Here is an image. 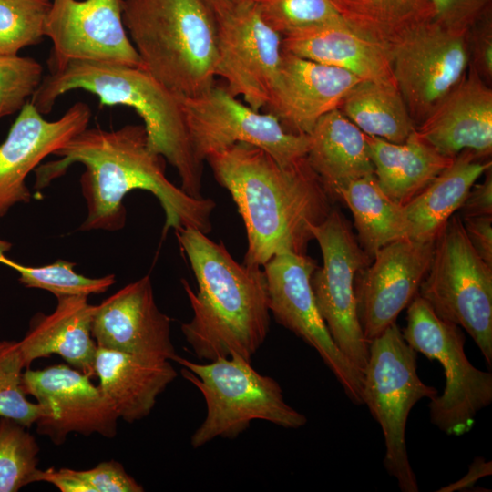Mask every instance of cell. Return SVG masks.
Wrapping results in <instances>:
<instances>
[{
    "instance_id": "4fadbf2b",
    "label": "cell",
    "mask_w": 492,
    "mask_h": 492,
    "mask_svg": "<svg viewBox=\"0 0 492 492\" xmlns=\"http://www.w3.org/2000/svg\"><path fill=\"white\" fill-rule=\"evenodd\" d=\"M387 51L395 82L416 127L469 69L467 33L451 32L434 20Z\"/></svg>"
},
{
    "instance_id": "60d3db41",
    "label": "cell",
    "mask_w": 492,
    "mask_h": 492,
    "mask_svg": "<svg viewBox=\"0 0 492 492\" xmlns=\"http://www.w3.org/2000/svg\"><path fill=\"white\" fill-rule=\"evenodd\" d=\"M458 210L461 218L492 215V168L482 183L473 185Z\"/></svg>"
},
{
    "instance_id": "484cf974",
    "label": "cell",
    "mask_w": 492,
    "mask_h": 492,
    "mask_svg": "<svg viewBox=\"0 0 492 492\" xmlns=\"http://www.w3.org/2000/svg\"><path fill=\"white\" fill-rule=\"evenodd\" d=\"M492 168L490 159L463 150L418 195L404 206L411 226L410 239H436L450 217L459 210L469 190Z\"/></svg>"
},
{
    "instance_id": "7a4b0ae2",
    "label": "cell",
    "mask_w": 492,
    "mask_h": 492,
    "mask_svg": "<svg viewBox=\"0 0 492 492\" xmlns=\"http://www.w3.org/2000/svg\"><path fill=\"white\" fill-rule=\"evenodd\" d=\"M205 161L244 222L248 247L242 263L262 267L280 252L307 253L312 229L327 218L334 199L306 157L283 167L265 150L236 143Z\"/></svg>"
},
{
    "instance_id": "4316f807",
    "label": "cell",
    "mask_w": 492,
    "mask_h": 492,
    "mask_svg": "<svg viewBox=\"0 0 492 492\" xmlns=\"http://www.w3.org/2000/svg\"><path fill=\"white\" fill-rule=\"evenodd\" d=\"M365 138L380 188L403 207L454 160L425 143L415 130L403 143L367 135Z\"/></svg>"
},
{
    "instance_id": "7bdbcfd3",
    "label": "cell",
    "mask_w": 492,
    "mask_h": 492,
    "mask_svg": "<svg viewBox=\"0 0 492 492\" xmlns=\"http://www.w3.org/2000/svg\"><path fill=\"white\" fill-rule=\"evenodd\" d=\"M214 15L218 17L231 8L241 0H200Z\"/></svg>"
},
{
    "instance_id": "44dd1931",
    "label": "cell",
    "mask_w": 492,
    "mask_h": 492,
    "mask_svg": "<svg viewBox=\"0 0 492 492\" xmlns=\"http://www.w3.org/2000/svg\"><path fill=\"white\" fill-rule=\"evenodd\" d=\"M415 133L443 156L468 149L482 158L492 152V88L468 69L452 90L415 128Z\"/></svg>"
},
{
    "instance_id": "5bb4252c",
    "label": "cell",
    "mask_w": 492,
    "mask_h": 492,
    "mask_svg": "<svg viewBox=\"0 0 492 492\" xmlns=\"http://www.w3.org/2000/svg\"><path fill=\"white\" fill-rule=\"evenodd\" d=\"M215 21V76L226 81L233 97L241 96L249 107L260 111L268 104L277 77L282 36L245 0Z\"/></svg>"
},
{
    "instance_id": "e575fe53",
    "label": "cell",
    "mask_w": 492,
    "mask_h": 492,
    "mask_svg": "<svg viewBox=\"0 0 492 492\" xmlns=\"http://www.w3.org/2000/svg\"><path fill=\"white\" fill-rule=\"evenodd\" d=\"M24 362L17 342L8 341L0 353V417L12 419L27 428L41 415L37 403L26 397L22 386Z\"/></svg>"
},
{
    "instance_id": "8992f818",
    "label": "cell",
    "mask_w": 492,
    "mask_h": 492,
    "mask_svg": "<svg viewBox=\"0 0 492 492\" xmlns=\"http://www.w3.org/2000/svg\"><path fill=\"white\" fill-rule=\"evenodd\" d=\"M181 375L202 395L206 415L190 438L199 448L216 438H236L254 420L296 429L306 425V416L289 405L279 383L256 371L251 361L233 354L206 364L176 355Z\"/></svg>"
},
{
    "instance_id": "9c48e42d",
    "label": "cell",
    "mask_w": 492,
    "mask_h": 492,
    "mask_svg": "<svg viewBox=\"0 0 492 492\" xmlns=\"http://www.w3.org/2000/svg\"><path fill=\"white\" fill-rule=\"evenodd\" d=\"M402 334L415 351L444 369L443 393L429 404L431 423L448 436L469 432L477 414L492 402V374L469 362L461 327L439 318L417 292L408 305Z\"/></svg>"
},
{
    "instance_id": "30bf717a",
    "label": "cell",
    "mask_w": 492,
    "mask_h": 492,
    "mask_svg": "<svg viewBox=\"0 0 492 492\" xmlns=\"http://www.w3.org/2000/svg\"><path fill=\"white\" fill-rule=\"evenodd\" d=\"M323 266L311 278L316 305L337 347L362 373L369 356L357 315L354 277L372 259L364 252L348 220L336 208L312 229Z\"/></svg>"
},
{
    "instance_id": "9a60e30c",
    "label": "cell",
    "mask_w": 492,
    "mask_h": 492,
    "mask_svg": "<svg viewBox=\"0 0 492 492\" xmlns=\"http://www.w3.org/2000/svg\"><path fill=\"white\" fill-rule=\"evenodd\" d=\"M90 377L62 364L41 370L26 368L22 386L40 405L41 415L36 422L38 434L56 446L70 433L97 434L107 438L116 436L119 417Z\"/></svg>"
},
{
    "instance_id": "83f0119b",
    "label": "cell",
    "mask_w": 492,
    "mask_h": 492,
    "mask_svg": "<svg viewBox=\"0 0 492 492\" xmlns=\"http://www.w3.org/2000/svg\"><path fill=\"white\" fill-rule=\"evenodd\" d=\"M350 209L357 240L371 258L382 247L410 238L411 226L405 209L380 188L374 174L351 180L336 192Z\"/></svg>"
},
{
    "instance_id": "5b68a950",
    "label": "cell",
    "mask_w": 492,
    "mask_h": 492,
    "mask_svg": "<svg viewBox=\"0 0 492 492\" xmlns=\"http://www.w3.org/2000/svg\"><path fill=\"white\" fill-rule=\"evenodd\" d=\"M122 18L141 66L182 98L214 86L217 31L200 0H122Z\"/></svg>"
},
{
    "instance_id": "d6a6232c",
    "label": "cell",
    "mask_w": 492,
    "mask_h": 492,
    "mask_svg": "<svg viewBox=\"0 0 492 492\" xmlns=\"http://www.w3.org/2000/svg\"><path fill=\"white\" fill-rule=\"evenodd\" d=\"M37 482H47L61 492H142L138 484L116 460L103 461L87 470L67 467L39 469Z\"/></svg>"
},
{
    "instance_id": "7c38bea8",
    "label": "cell",
    "mask_w": 492,
    "mask_h": 492,
    "mask_svg": "<svg viewBox=\"0 0 492 492\" xmlns=\"http://www.w3.org/2000/svg\"><path fill=\"white\" fill-rule=\"evenodd\" d=\"M316 261L283 251L263 266L269 309L275 321L313 347L353 403L363 405V373L333 342L316 305L311 278Z\"/></svg>"
},
{
    "instance_id": "cb8c5ba5",
    "label": "cell",
    "mask_w": 492,
    "mask_h": 492,
    "mask_svg": "<svg viewBox=\"0 0 492 492\" xmlns=\"http://www.w3.org/2000/svg\"><path fill=\"white\" fill-rule=\"evenodd\" d=\"M95 374L119 418L133 423L148 416L158 396L178 374L171 361L97 347Z\"/></svg>"
},
{
    "instance_id": "74e56055",
    "label": "cell",
    "mask_w": 492,
    "mask_h": 492,
    "mask_svg": "<svg viewBox=\"0 0 492 492\" xmlns=\"http://www.w3.org/2000/svg\"><path fill=\"white\" fill-rule=\"evenodd\" d=\"M433 20L444 28L466 34L470 27L492 11V0H429Z\"/></svg>"
},
{
    "instance_id": "d6986e66",
    "label": "cell",
    "mask_w": 492,
    "mask_h": 492,
    "mask_svg": "<svg viewBox=\"0 0 492 492\" xmlns=\"http://www.w3.org/2000/svg\"><path fill=\"white\" fill-rule=\"evenodd\" d=\"M91 333L97 347L172 361L170 318L158 307L149 275L96 306Z\"/></svg>"
},
{
    "instance_id": "ab89813d",
    "label": "cell",
    "mask_w": 492,
    "mask_h": 492,
    "mask_svg": "<svg viewBox=\"0 0 492 492\" xmlns=\"http://www.w3.org/2000/svg\"><path fill=\"white\" fill-rule=\"evenodd\" d=\"M461 219L471 245L481 259L492 267V215Z\"/></svg>"
},
{
    "instance_id": "e0dca14e",
    "label": "cell",
    "mask_w": 492,
    "mask_h": 492,
    "mask_svg": "<svg viewBox=\"0 0 492 492\" xmlns=\"http://www.w3.org/2000/svg\"><path fill=\"white\" fill-rule=\"evenodd\" d=\"M436 240L405 238L378 250L354 277L359 323L370 342L395 323L418 292L433 256Z\"/></svg>"
},
{
    "instance_id": "2e32d148",
    "label": "cell",
    "mask_w": 492,
    "mask_h": 492,
    "mask_svg": "<svg viewBox=\"0 0 492 492\" xmlns=\"http://www.w3.org/2000/svg\"><path fill=\"white\" fill-rule=\"evenodd\" d=\"M44 36L53 44L50 71L73 60L141 66L123 23L122 0H52Z\"/></svg>"
},
{
    "instance_id": "b9f144b4",
    "label": "cell",
    "mask_w": 492,
    "mask_h": 492,
    "mask_svg": "<svg viewBox=\"0 0 492 492\" xmlns=\"http://www.w3.org/2000/svg\"><path fill=\"white\" fill-rule=\"evenodd\" d=\"M491 461H485L483 457L476 458L470 465L467 474L460 480L442 487L438 491L450 492L472 487L473 485L481 477L491 475Z\"/></svg>"
},
{
    "instance_id": "1f68e13d",
    "label": "cell",
    "mask_w": 492,
    "mask_h": 492,
    "mask_svg": "<svg viewBox=\"0 0 492 492\" xmlns=\"http://www.w3.org/2000/svg\"><path fill=\"white\" fill-rule=\"evenodd\" d=\"M39 451L26 426L0 417V492H16L37 482Z\"/></svg>"
},
{
    "instance_id": "d590c367",
    "label": "cell",
    "mask_w": 492,
    "mask_h": 492,
    "mask_svg": "<svg viewBox=\"0 0 492 492\" xmlns=\"http://www.w3.org/2000/svg\"><path fill=\"white\" fill-rule=\"evenodd\" d=\"M262 20L284 34L310 25L342 19L330 0H245Z\"/></svg>"
},
{
    "instance_id": "f1b7e54d",
    "label": "cell",
    "mask_w": 492,
    "mask_h": 492,
    "mask_svg": "<svg viewBox=\"0 0 492 492\" xmlns=\"http://www.w3.org/2000/svg\"><path fill=\"white\" fill-rule=\"evenodd\" d=\"M355 32L386 50L433 20L429 0H330ZM388 52V51H387Z\"/></svg>"
},
{
    "instance_id": "8d00e7d4",
    "label": "cell",
    "mask_w": 492,
    "mask_h": 492,
    "mask_svg": "<svg viewBox=\"0 0 492 492\" xmlns=\"http://www.w3.org/2000/svg\"><path fill=\"white\" fill-rule=\"evenodd\" d=\"M43 78V67L36 59L0 54V118L19 112Z\"/></svg>"
},
{
    "instance_id": "603a6c76",
    "label": "cell",
    "mask_w": 492,
    "mask_h": 492,
    "mask_svg": "<svg viewBox=\"0 0 492 492\" xmlns=\"http://www.w3.org/2000/svg\"><path fill=\"white\" fill-rule=\"evenodd\" d=\"M96 306L88 303L87 296H67L57 299L51 313L36 314L24 338L17 342L25 368L38 358L56 354L71 367L96 375L97 345L91 333Z\"/></svg>"
},
{
    "instance_id": "ffe728a7",
    "label": "cell",
    "mask_w": 492,
    "mask_h": 492,
    "mask_svg": "<svg viewBox=\"0 0 492 492\" xmlns=\"http://www.w3.org/2000/svg\"><path fill=\"white\" fill-rule=\"evenodd\" d=\"M362 81L354 74L282 51L266 107L291 133L308 135L316 122L339 108L348 91Z\"/></svg>"
},
{
    "instance_id": "8fae6325",
    "label": "cell",
    "mask_w": 492,
    "mask_h": 492,
    "mask_svg": "<svg viewBox=\"0 0 492 492\" xmlns=\"http://www.w3.org/2000/svg\"><path fill=\"white\" fill-rule=\"evenodd\" d=\"M188 128L197 159L236 143L268 152L281 166L306 157L308 135L288 132L271 113H261L240 102L226 87L213 86L205 94L182 98Z\"/></svg>"
},
{
    "instance_id": "52a82bcc",
    "label": "cell",
    "mask_w": 492,
    "mask_h": 492,
    "mask_svg": "<svg viewBox=\"0 0 492 492\" xmlns=\"http://www.w3.org/2000/svg\"><path fill=\"white\" fill-rule=\"evenodd\" d=\"M416 360L417 352L406 343L395 323L369 342V356L363 370V405L382 428L384 466L403 492L418 491L406 449L408 415L419 400H431L438 395L418 376Z\"/></svg>"
},
{
    "instance_id": "3957f363",
    "label": "cell",
    "mask_w": 492,
    "mask_h": 492,
    "mask_svg": "<svg viewBox=\"0 0 492 492\" xmlns=\"http://www.w3.org/2000/svg\"><path fill=\"white\" fill-rule=\"evenodd\" d=\"M175 232L198 284L194 292L181 279L192 310L190 321L181 324L187 343L199 360L237 354L251 361L270 331L263 270L237 262L222 242L197 229Z\"/></svg>"
},
{
    "instance_id": "6da1fadb",
    "label": "cell",
    "mask_w": 492,
    "mask_h": 492,
    "mask_svg": "<svg viewBox=\"0 0 492 492\" xmlns=\"http://www.w3.org/2000/svg\"><path fill=\"white\" fill-rule=\"evenodd\" d=\"M59 157L36 169V190L61 177L74 163L86 167L80 179L87 216L79 230H120L126 221L124 197L133 190L151 192L164 213L163 233L194 228L208 234L216 203L196 199L166 176L165 159L153 152L144 126L126 125L118 129L85 128L53 154Z\"/></svg>"
},
{
    "instance_id": "7402d4cb",
    "label": "cell",
    "mask_w": 492,
    "mask_h": 492,
    "mask_svg": "<svg viewBox=\"0 0 492 492\" xmlns=\"http://www.w3.org/2000/svg\"><path fill=\"white\" fill-rule=\"evenodd\" d=\"M282 51L344 69L362 80L395 83L387 50L343 19L310 25L282 36Z\"/></svg>"
},
{
    "instance_id": "836d02e7",
    "label": "cell",
    "mask_w": 492,
    "mask_h": 492,
    "mask_svg": "<svg viewBox=\"0 0 492 492\" xmlns=\"http://www.w3.org/2000/svg\"><path fill=\"white\" fill-rule=\"evenodd\" d=\"M50 6L51 0H0V54L39 43Z\"/></svg>"
},
{
    "instance_id": "f35d334b",
    "label": "cell",
    "mask_w": 492,
    "mask_h": 492,
    "mask_svg": "<svg viewBox=\"0 0 492 492\" xmlns=\"http://www.w3.org/2000/svg\"><path fill=\"white\" fill-rule=\"evenodd\" d=\"M469 68L487 85L492 83V11L467 32Z\"/></svg>"
},
{
    "instance_id": "ac0fdd59",
    "label": "cell",
    "mask_w": 492,
    "mask_h": 492,
    "mask_svg": "<svg viewBox=\"0 0 492 492\" xmlns=\"http://www.w3.org/2000/svg\"><path fill=\"white\" fill-rule=\"evenodd\" d=\"M0 144V218L17 203H28V174L48 155L87 128L89 107L77 102L58 119L48 121L27 102Z\"/></svg>"
},
{
    "instance_id": "ee69618b",
    "label": "cell",
    "mask_w": 492,
    "mask_h": 492,
    "mask_svg": "<svg viewBox=\"0 0 492 492\" xmlns=\"http://www.w3.org/2000/svg\"><path fill=\"white\" fill-rule=\"evenodd\" d=\"M8 341H0V353L6 346Z\"/></svg>"
},
{
    "instance_id": "4dcf8cb0",
    "label": "cell",
    "mask_w": 492,
    "mask_h": 492,
    "mask_svg": "<svg viewBox=\"0 0 492 492\" xmlns=\"http://www.w3.org/2000/svg\"><path fill=\"white\" fill-rule=\"evenodd\" d=\"M10 245H0V263L19 272V282L27 288L50 292L57 299L67 296L97 294L105 292L116 282L114 274L89 278L74 272L75 262L58 260L45 266L31 267L17 263L3 254Z\"/></svg>"
},
{
    "instance_id": "ba28073f",
    "label": "cell",
    "mask_w": 492,
    "mask_h": 492,
    "mask_svg": "<svg viewBox=\"0 0 492 492\" xmlns=\"http://www.w3.org/2000/svg\"><path fill=\"white\" fill-rule=\"evenodd\" d=\"M418 294L444 321L464 328L492 364V267L475 251L460 216L452 215L436 239Z\"/></svg>"
},
{
    "instance_id": "d4e9b609",
    "label": "cell",
    "mask_w": 492,
    "mask_h": 492,
    "mask_svg": "<svg viewBox=\"0 0 492 492\" xmlns=\"http://www.w3.org/2000/svg\"><path fill=\"white\" fill-rule=\"evenodd\" d=\"M308 138L307 161L334 200L347 182L374 174L365 134L340 109L323 115Z\"/></svg>"
},
{
    "instance_id": "f546056e",
    "label": "cell",
    "mask_w": 492,
    "mask_h": 492,
    "mask_svg": "<svg viewBox=\"0 0 492 492\" xmlns=\"http://www.w3.org/2000/svg\"><path fill=\"white\" fill-rule=\"evenodd\" d=\"M338 109L365 135L394 143L405 142L416 128L395 83L362 80Z\"/></svg>"
},
{
    "instance_id": "277c9868",
    "label": "cell",
    "mask_w": 492,
    "mask_h": 492,
    "mask_svg": "<svg viewBox=\"0 0 492 492\" xmlns=\"http://www.w3.org/2000/svg\"><path fill=\"white\" fill-rule=\"evenodd\" d=\"M83 89L99 98L100 106H128L144 121L149 149L173 166L180 188L203 198V162L193 149L182 97L173 94L141 67L73 60L43 78L30 103L41 115L52 110L67 92Z\"/></svg>"
}]
</instances>
